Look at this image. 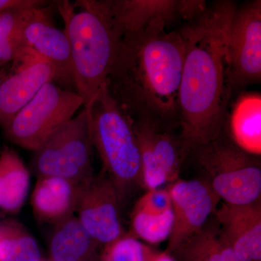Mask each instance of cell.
<instances>
[{
	"instance_id": "cell-23",
	"label": "cell",
	"mask_w": 261,
	"mask_h": 261,
	"mask_svg": "<svg viewBox=\"0 0 261 261\" xmlns=\"http://www.w3.org/2000/svg\"><path fill=\"white\" fill-rule=\"evenodd\" d=\"M158 250L125 233L104 245L100 252L101 261H152Z\"/></svg>"
},
{
	"instance_id": "cell-1",
	"label": "cell",
	"mask_w": 261,
	"mask_h": 261,
	"mask_svg": "<svg viewBox=\"0 0 261 261\" xmlns=\"http://www.w3.org/2000/svg\"><path fill=\"white\" fill-rule=\"evenodd\" d=\"M237 5L214 3L203 8L181 29L185 57L179 89V123L186 158L197 146L224 129L233 95L228 56V33Z\"/></svg>"
},
{
	"instance_id": "cell-18",
	"label": "cell",
	"mask_w": 261,
	"mask_h": 261,
	"mask_svg": "<svg viewBox=\"0 0 261 261\" xmlns=\"http://www.w3.org/2000/svg\"><path fill=\"white\" fill-rule=\"evenodd\" d=\"M169 254L177 261H240L220 233L214 215Z\"/></svg>"
},
{
	"instance_id": "cell-27",
	"label": "cell",
	"mask_w": 261,
	"mask_h": 261,
	"mask_svg": "<svg viewBox=\"0 0 261 261\" xmlns=\"http://www.w3.org/2000/svg\"><path fill=\"white\" fill-rule=\"evenodd\" d=\"M8 74V73H7L6 70H5V68H3L0 69V86H1L2 83H3V81L5 80V79L6 78Z\"/></svg>"
},
{
	"instance_id": "cell-8",
	"label": "cell",
	"mask_w": 261,
	"mask_h": 261,
	"mask_svg": "<svg viewBox=\"0 0 261 261\" xmlns=\"http://www.w3.org/2000/svg\"><path fill=\"white\" fill-rule=\"evenodd\" d=\"M82 106L84 99L76 92L49 82L15 115L5 134L15 145L35 152Z\"/></svg>"
},
{
	"instance_id": "cell-19",
	"label": "cell",
	"mask_w": 261,
	"mask_h": 261,
	"mask_svg": "<svg viewBox=\"0 0 261 261\" xmlns=\"http://www.w3.org/2000/svg\"><path fill=\"white\" fill-rule=\"evenodd\" d=\"M28 169L14 150L5 148L0 154V208L18 212L29 190Z\"/></svg>"
},
{
	"instance_id": "cell-14",
	"label": "cell",
	"mask_w": 261,
	"mask_h": 261,
	"mask_svg": "<svg viewBox=\"0 0 261 261\" xmlns=\"http://www.w3.org/2000/svg\"><path fill=\"white\" fill-rule=\"evenodd\" d=\"M223 240L240 261H261V198L246 205L223 202L214 214Z\"/></svg>"
},
{
	"instance_id": "cell-11",
	"label": "cell",
	"mask_w": 261,
	"mask_h": 261,
	"mask_svg": "<svg viewBox=\"0 0 261 261\" xmlns=\"http://www.w3.org/2000/svg\"><path fill=\"white\" fill-rule=\"evenodd\" d=\"M173 211V227L165 252L197 232L214 215L220 198L203 180L178 178L167 187Z\"/></svg>"
},
{
	"instance_id": "cell-24",
	"label": "cell",
	"mask_w": 261,
	"mask_h": 261,
	"mask_svg": "<svg viewBox=\"0 0 261 261\" xmlns=\"http://www.w3.org/2000/svg\"><path fill=\"white\" fill-rule=\"evenodd\" d=\"M171 209V200L167 187L147 190L145 195L139 199L133 211L145 214L160 215Z\"/></svg>"
},
{
	"instance_id": "cell-17",
	"label": "cell",
	"mask_w": 261,
	"mask_h": 261,
	"mask_svg": "<svg viewBox=\"0 0 261 261\" xmlns=\"http://www.w3.org/2000/svg\"><path fill=\"white\" fill-rule=\"evenodd\" d=\"M101 247L74 216L56 224L49 241L50 261H101Z\"/></svg>"
},
{
	"instance_id": "cell-20",
	"label": "cell",
	"mask_w": 261,
	"mask_h": 261,
	"mask_svg": "<svg viewBox=\"0 0 261 261\" xmlns=\"http://www.w3.org/2000/svg\"><path fill=\"white\" fill-rule=\"evenodd\" d=\"M44 2L35 0L30 5L15 7L0 12V69L15 61L24 53L22 31L29 10Z\"/></svg>"
},
{
	"instance_id": "cell-12",
	"label": "cell",
	"mask_w": 261,
	"mask_h": 261,
	"mask_svg": "<svg viewBox=\"0 0 261 261\" xmlns=\"http://www.w3.org/2000/svg\"><path fill=\"white\" fill-rule=\"evenodd\" d=\"M13 63L14 73H8L0 86V125L3 129L44 84L56 82L53 65L29 48Z\"/></svg>"
},
{
	"instance_id": "cell-9",
	"label": "cell",
	"mask_w": 261,
	"mask_h": 261,
	"mask_svg": "<svg viewBox=\"0 0 261 261\" xmlns=\"http://www.w3.org/2000/svg\"><path fill=\"white\" fill-rule=\"evenodd\" d=\"M228 56L233 94L261 80V2L236 6L228 33Z\"/></svg>"
},
{
	"instance_id": "cell-16",
	"label": "cell",
	"mask_w": 261,
	"mask_h": 261,
	"mask_svg": "<svg viewBox=\"0 0 261 261\" xmlns=\"http://www.w3.org/2000/svg\"><path fill=\"white\" fill-rule=\"evenodd\" d=\"M81 185L65 178L39 177L32 196L33 211L38 219L56 224L76 211Z\"/></svg>"
},
{
	"instance_id": "cell-21",
	"label": "cell",
	"mask_w": 261,
	"mask_h": 261,
	"mask_svg": "<svg viewBox=\"0 0 261 261\" xmlns=\"http://www.w3.org/2000/svg\"><path fill=\"white\" fill-rule=\"evenodd\" d=\"M35 239L17 225L0 227V261H42Z\"/></svg>"
},
{
	"instance_id": "cell-25",
	"label": "cell",
	"mask_w": 261,
	"mask_h": 261,
	"mask_svg": "<svg viewBox=\"0 0 261 261\" xmlns=\"http://www.w3.org/2000/svg\"><path fill=\"white\" fill-rule=\"evenodd\" d=\"M34 2L35 0H0V12L15 7L32 4Z\"/></svg>"
},
{
	"instance_id": "cell-7",
	"label": "cell",
	"mask_w": 261,
	"mask_h": 261,
	"mask_svg": "<svg viewBox=\"0 0 261 261\" xmlns=\"http://www.w3.org/2000/svg\"><path fill=\"white\" fill-rule=\"evenodd\" d=\"M128 117L140 148L143 188H162L179 178L186 162L179 123L149 115Z\"/></svg>"
},
{
	"instance_id": "cell-3",
	"label": "cell",
	"mask_w": 261,
	"mask_h": 261,
	"mask_svg": "<svg viewBox=\"0 0 261 261\" xmlns=\"http://www.w3.org/2000/svg\"><path fill=\"white\" fill-rule=\"evenodd\" d=\"M70 47L76 93L88 106L107 82L122 35L111 1H77L78 12L68 1L57 3Z\"/></svg>"
},
{
	"instance_id": "cell-6",
	"label": "cell",
	"mask_w": 261,
	"mask_h": 261,
	"mask_svg": "<svg viewBox=\"0 0 261 261\" xmlns=\"http://www.w3.org/2000/svg\"><path fill=\"white\" fill-rule=\"evenodd\" d=\"M93 149L84 108L34 152L33 168L38 178H62L82 185L94 174Z\"/></svg>"
},
{
	"instance_id": "cell-4",
	"label": "cell",
	"mask_w": 261,
	"mask_h": 261,
	"mask_svg": "<svg viewBox=\"0 0 261 261\" xmlns=\"http://www.w3.org/2000/svg\"><path fill=\"white\" fill-rule=\"evenodd\" d=\"M84 108L104 172L125 200L137 188H143L140 151L129 117L106 84Z\"/></svg>"
},
{
	"instance_id": "cell-28",
	"label": "cell",
	"mask_w": 261,
	"mask_h": 261,
	"mask_svg": "<svg viewBox=\"0 0 261 261\" xmlns=\"http://www.w3.org/2000/svg\"><path fill=\"white\" fill-rule=\"evenodd\" d=\"M42 261H46V260H42Z\"/></svg>"
},
{
	"instance_id": "cell-10",
	"label": "cell",
	"mask_w": 261,
	"mask_h": 261,
	"mask_svg": "<svg viewBox=\"0 0 261 261\" xmlns=\"http://www.w3.org/2000/svg\"><path fill=\"white\" fill-rule=\"evenodd\" d=\"M123 200L106 173L94 174L81 185L76 218L82 227L100 246L126 233L121 218Z\"/></svg>"
},
{
	"instance_id": "cell-2",
	"label": "cell",
	"mask_w": 261,
	"mask_h": 261,
	"mask_svg": "<svg viewBox=\"0 0 261 261\" xmlns=\"http://www.w3.org/2000/svg\"><path fill=\"white\" fill-rule=\"evenodd\" d=\"M176 15H161L122 31L106 84L128 116L149 115L179 123L185 40L181 29L168 30Z\"/></svg>"
},
{
	"instance_id": "cell-26",
	"label": "cell",
	"mask_w": 261,
	"mask_h": 261,
	"mask_svg": "<svg viewBox=\"0 0 261 261\" xmlns=\"http://www.w3.org/2000/svg\"><path fill=\"white\" fill-rule=\"evenodd\" d=\"M152 261H177L166 252L158 251Z\"/></svg>"
},
{
	"instance_id": "cell-22",
	"label": "cell",
	"mask_w": 261,
	"mask_h": 261,
	"mask_svg": "<svg viewBox=\"0 0 261 261\" xmlns=\"http://www.w3.org/2000/svg\"><path fill=\"white\" fill-rule=\"evenodd\" d=\"M173 221L172 209L160 215L133 211L130 235L151 245H159L169 238Z\"/></svg>"
},
{
	"instance_id": "cell-5",
	"label": "cell",
	"mask_w": 261,
	"mask_h": 261,
	"mask_svg": "<svg viewBox=\"0 0 261 261\" xmlns=\"http://www.w3.org/2000/svg\"><path fill=\"white\" fill-rule=\"evenodd\" d=\"M202 173L201 179L220 200L246 205L261 198L260 157L244 152L228 138L225 130L187 156Z\"/></svg>"
},
{
	"instance_id": "cell-15",
	"label": "cell",
	"mask_w": 261,
	"mask_h": 261,
	"mask_svg": "<svg viewBox=\"0 0 261 261\" xmlns=\"http://www.w3.org/2000/svg\"><path fill=\"white\" fill-rule=\"evenodd\" d=\"M224 130L240 149L261 155V96L258 92H243L230 105Z\"/></svg>"
},
{
	"instance_id": "cell-13",
	"label": "cell",
	"mask_w": 261,
	"mask_h": 261,
	"mask_svg": "<svg viewBox=\"0 0 261 261\" xmlns=\"http://www.w3.org/2000/svg\"><path fill=\"white\" fill-rule=\"evenodd\" d=\"M24 51L27 48L49 62L56 71V82L74 85L71 53L64 32L53 25L47 8L29 10L22 31Z\"/></svg>"
}]
</instances>
